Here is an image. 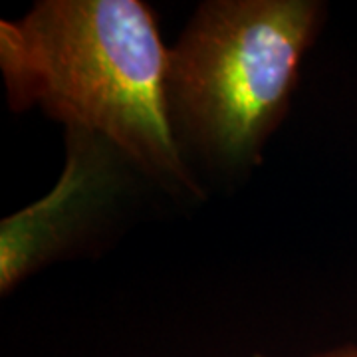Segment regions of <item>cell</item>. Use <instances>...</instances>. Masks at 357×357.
<instances>
[{
  "instance_id": "1",
  "label": "cell",
  "mask_w": 357,
  "mask_h": 357,
  "mask_svg": "<svg viewBox=\"0 0 357 357\" xmlns=\"http://www.w3.org/2000/svg\"><path fill=\"white\" fill-rule=\"evenodd\" d=\"M169 48L141 0H40L0 22V72L13 112L40 107L105 141L175 195L203 191L167 109Z\"/></svg>"
},
{
  "instance_id": "2",
  "label": "cell",
  "mask_w": 357,
  "mask_h": 357,
  "mask_svg": "<svg viewBox=\"0 0 357 357\" xmlns=\"http://www.w3.org/2000/svg\"><path fill=\"white\" fill-rule=\"evenodd\" d=\"M326 20L318 0H208L169 48L178 145L227 173L252 169L280 128Z\"/></svg>"
},
{
  "instance_id": "3",
  "label": "cell",
  "mask_w": 357,
  "mask_h": 357,
  "mask_svg": "<svg viewBox=\"0 0 357 357\" xmlns=\"http://www.w3.org/2000/svg\"><path fill=\"white\" fill-rule=\"evenodd\" d=\"M119 163L128 161L105 141L68 131V157L56 187L0 225V292H13L84 234L119 189Z\"/></svg>"
},
{
  "instance_id": "4",
  "label": "cell",
  "mask_w": 357,
  "mask_h": 357,
  "mask_svg": "<svg viewBox=\"0 0 357 357\" xmlns=\"http://www.w3.org/2000/svg\"><path fill=\"white\" fill-rule=\"evenodd\" d=\"M258 357H268V356H258ZM312 357H357V344H347L340 345V347H333L328 351H321Z\"/></svg>"
}]
</instances>
